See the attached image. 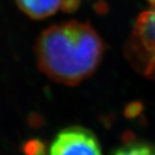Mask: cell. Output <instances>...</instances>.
<instances>
[{"label": "cell", "instance_id": "3957f363", "mask_svg": "<svg viewBox=\"0 0 155 155\" xmlns=\"http://www.w3.org/2000/svg\"><path fill=\"white\" fill-rule=\"evenodd\" d=\"M50 154H101L102 146L95 134L83 126L73 125L61 130L50 146Z\"/></svg>", "mask_w": 155, "mask_h": 155}, {"label": "cell", "instance_id": "277c9868", "mask_svg": "<svg viewBox=\"0 0 155 155\" xmlns=\"http://www.w3.org/2000/svg\"><path fill=\"white\" fill-rule=\"evenodd\" d=\"M18 8L28 17L41 20L56 13L62 0H15Z\"/></svg>", "mask_w": 155, "mask_h": 155}, {"label": "cell", "instance_id": "6da1fadb", "mask_svg": "<svg viewBox=\"0 0 155 155\" xmlns=\"http://www.w3.org/2000/svg\"><path fill=\"white\" fill-rule=\"evenodd\" d=\"M34 50L42 73L55 82L75 86L97 69L105 43L89 23L69 21L42 31Z\"/></svg>", "mask_w": 155, "mask_h": 155}, {"label": "cell", "instance_id": "8992f818", "mask_svg": "<svg viewBox=\"0 0 155 155\" xmlns=\"http://www.w3.org/2000/svg\"><path fill=\"white\" fill-rule=\"evenodd\" d=\"M23 151L27 154H44L46 152V146L39 139H30L24 144Z\"/></svg>", "mask_w": 155, "mask_h": 155}, {"label": "cell", "instance_id": "9c48e42d", "mask_svg": "<svg viewBox=\"0 0 155 155\" xmlns=\"http://www.w3.org/2000/svg\"><path fill=\"white\" fill-rule=\"evenodd\" d=\"M148 2L150 3V5L151 7L155 6V0H148Z\"/></svg>", "mask_w": 155, "mask_h": 155}, {"label": "cell", "instance_id": "5b68a950", "mask_svg": "<svg viewBox=\"0 0 155 155\" xmlns=\"http://www.w3.org/2000/svg\"><path fill=\"white\" fill-rule=\"evenodd\" d=\"M117 155H155V144L137 139L134 134L125 133L123 136V144L113 151Z\"/></svg>", "mask_w": 155, "mask_h": 155}, {"label": "cell", "instance_id": "52a82bcc", "mask_svg": "<svg viewBox=\"0 0 155 155\" xmlns=\"http://www.w3.org/2000/svg\"><path fill=\"white\" fill-rule=\"evenodd\" d=\"M143 109V106L140 102H133L125 108L124 114L127 118H135L140 114Z\"/></svg>", "mask_w": 155, "mask_h": 155}, {"label": "cell", "instance_id": "ba28073f", "mask_svg": "<svg viewBox=\"0 0 155 155\" xmlns=\"http://www.w3.org/2000/svg\"><path fill=\"white\" fill-rule=\"evenodd\" d=\"M80 6V0H62L61 8L64 12H73Z\"/></svg>", "mask_w": 155, "mask_h": 155}, {"label": "cell", "instance_id": "7a4b0ae2", "mask_svg": "<svg viewBox=\"0 0 155 155\" xmlns=\"http://www.w3.org/2000/svg\"><path fill=\"white\" fill-rule=\"evenodd\" d=\"M124 52L137 73L155 81V6L138 15Z\"/></svg>", "mask_w": 155, "mask_h": 155}]
</instances>
